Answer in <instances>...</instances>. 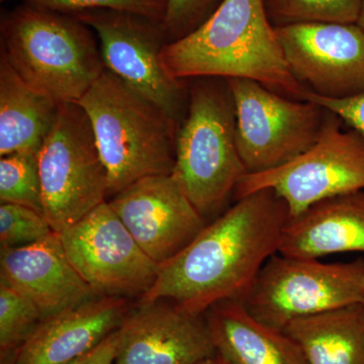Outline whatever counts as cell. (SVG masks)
Here are the masks:
<instances>
[{"instance_id": "cell-24", "label": "cell", "mask_w": 364, "mask_h": 364, "mask_svg": "<svg viewBox=\"0 0 364 364\" xmlns=\"http://www.w3.org/2000/svg\"><path fill=\"white\" fill-rule=\"evenodd\" d=\"M54 233L44 215L18 203L0 205L1 249L32 245Z\"/></svg>"}, {"instance_id": "cell-18", "label": "cell", "mask_w": 364, "mask_h": 364, "mask_svg": "<svg viewBox=\"0 0 364 364\" xmlns=\"http://www.w3.org/2000/svg\"><path fill=\"white\" fill-rule=\"evenodd\" d=\"M205 316L218 355L229 364H309L294 339L254 318L242 301H221Z\"/></svg>"}, {"instance_id": "cell-12", "label": "cell", "mask_w": 364, "mask_h": 364, "mask_svg": "<svg viewBox=\"0 0 364 364\" xmlns=\"http://www.w3.org/2000/svg\"><path fill=\"white\" fill-rule=\"evenodd\" d=\"M294 79L315 95L353 97L364 91V32L356 23L275 26Z\"/></svg>"}, {"instance_id": "cell-8", "label": "cell", "mask_w": 364, "mask_h": 364, "mask_svg": "<svg viewBox=\"0 0 364 364\" xmlns=\"http://www.w3.org/2000/svg\"><path fill=\"white\" fill-rule=\"evenodd\" d=\"M236 116V140L247 174L291 161L312 147L328 112L249 79H227Z\"/></svg>"}, {"instance_id": "cell-31", "label": "cell", "mask_w": 364, "mask_h": 364, "mask_svg": "<svg viewBox=\"0 0 364 364\" xmlns=\"http://www.w3.org/2000/svg\"><path fill=\"white\" fill-rule=\"evenodd\" d=\"M218 363H219V364H229L226 360H225V359L220 358L219 355H218Z\"/></svg>"}, {"instance_id": "cell-14", "label": "cell", "mask_w": 364, "mask_h": 364, "mask_svg": "<svg viewBox=\"0 0 364 364\" xmlns=\"http://www.w3.org/2000/svg\"><path fill=\"white\" fill-rule=\"evenodd\" d=\"M119 331L114 364H198L218 356L205 316L171 301L139 303Z\"/></svg>"}, {"instance_id": "cell-7", "label": "cell", "mask_w": 364, "mask_h": 364, "mask_svg": "<svg viewBox=\"0 0 364 364\" xmlns=\"http://www.w3.org/2000/svg\"><path fill=\"white\" fill-rule=\"evenodd\" d=\"M254 318L284 331L296 318L364 303V260L328 263L277 253L242 299Z\"/></svg>"}, {"instance_id": "cell-1", "label": "cell", "mask_w": 364, "mask_h": 364, "mask_svg": "<svg viewBox=\"0 0 364 364\" xmlns=\"http://www.w3.org/2000/svg\"><path fill=\"white\" fill-rule=\"evenodd\" d=\"M291 219L287 203L269 189L236 200L173 258L160 265L141 304L168 299L205 315L212 306L242 301L261 268L279 253Z\"/></svg>"}, {"instance_id": "cell-16", "label": "cell", "mask_w": 364, "mask_h": 364, "mask_svg": "<svg viewBox=\"0 0 364 364\" xmlns=\"http://www.w3.org/2000/svg\"><path fill=\"white\" fill-rule=\"evenodd\" d=\"M0 282L32 299L43 318L98 296L72 265L55 232L32 245L1 249Z\"/></svg>"}, {"instance_id": "cell-10", "label": "cell", "mask_w": 364, "mask_h": 364, "mask_svg": "<svg viewBox=\"0 0 364 364\" xmlns=\"http://www.w3.org/2000/svg\"><path fill=\"white\" fill-rule=\"evenodd\" d=\"M67 257L98 296H141L160 264L141 248L109 202L58 233Z\"/></svg>"}, {"instance_id": "cell-13", "label": "cell", "mask_w": 364, "mask_h": 364, "mask_svg": "<svg viewBox=\"0 0 364 364\" xmlns=\"http://www.w3.org/2000/svg\"><path fill=\"white\" fill-rule=\"evenodd\" d=\"M109 203L141 248L160 265L207 225L172 174L143 177L112 196Z\"/></svg>"}, {"instance_id": "cell-25", "label": "cell", "mask_w": 364, "mask_h": 364, "mask_svg": "<svg viewBox=\"0 0 364 364\" xmlns=\"http://www.w3.org/2000/svg\"><path fill=\"white\" fill-rule=\"evenodd\" d=\"M25 2L62 14L112 9L140 14L158 21H163L166 11V0H25Z\"/></svg>"}, {"instance_id": "cell-23", "label": "cell", "mask_w": 364, "mask_h": 364, "mask_svg": "<svg viewBox=\"0 0 364 364\" xmlns=\"http://www.w3.org/2000/svg\"><path fill=\"white\" fill-rule=\"evenodd\" d=\"M42 320L32 299L0 282V359L16 350Z\"/></svg>"}, {"instance_id": "cell-6", "label": "cell", "mask_w": 364, "mask_h": 364, "mask_svg": "<svg viewBox=\"0 0 364 364\" xmlns=\"http://www.w3.org/2000/svg\"><path fill=\"white\" fill-rule=\"evenodd\" d=\"M38 160L43 215L55 233H61L107 202V168L90 117L77 102L59 105Z\"/></svg>"}, {"instance_id": "cell-5", "label": "cell", "mask_w": 364, "mask_h": 364, "mask_svg": "<svg viewBox=\"0 0 364 364\" xmlns=\"http://www.w3.org/2000/svg\"><path fill=\"white\" fill-rule=\"evenodd\" d=\"M219 78H196L188 114L179 127L172 176L207 220L219 213L247 174L236 140L229 86Z\"/></svg>"}, {"instance_id": "cell-3", "label": "cell", "mask_w": 364, "mask_h": 364, "mask_svg": "<svg viewBox=\"0 0 364 364\" xmlns=\"http://www.w3.org/2000/svg\"><path fill=\"white\" fill-rule=\"evenodd\" d=\"M92 127L109 176V196L150 176L172 174L178 122L111 71L77 102Z\"/></svg>"}, {"instance_id": "cell-30", "label": "cell", "mask_w": 364, "mask_h": 364, "mask_svg": "<svg viewBox=\"0 0 364 364\" xmlns=\"http://www.w3.org/2000/svg\"><path fill=\"white\" fill-rule=\"evenodd\" d=\"M198 364H219V363H218V356L215 358L208 359V360L203 361V363Z\"/></svg>"}, {"instance_id": "cell-9", "label": "cell", "mask_w": 364, "mask_h": 364, "mask_svg": "<svg viewBox=\"0 0 364 364\" xmlns=\"http://www.w3.org/2000/svg\"><path fill=\"white\" fill-rule=\"evenodd\" d=\"M342 123L328 112L312 147L277 168L246 174L235 193L236 200L269 189L294 218L327 198L364 191V139L354 129L344 130Z\"/></svg>"}, {"instance_id": "cell-32", "label": "cell", "mask_w": 364, "mask_h": 364, "mask_svg": "<svg viewBox=\"0 0 364 364\" xmlns=\"http://www.w3.org/2000/svg\"><path fill=\"white\" fill-rule=\"evenodd\" d=\"M364 304V303H363Z\"/></svg>"}, {"instance_id": "cell-2", "label": "cell", "mask_w": 364, "mask_h": 364, "mask_svg": "<svg viewBox=\"0 0 364 364\" xmlns=\"http://www.w3.org/2000/svg\"><path fill=\"white\" fill-rule=\"evenodd\" d=\"M160 60L176 80L249 79L284 97L305 100L306 88L287 66L263 0H223L196 30L166 43Z\"/></svg>"}, {"instance_id": "cell-17", "label": "cell", "mask_w": 364, "mask_h": 364, "mask_svg": "<svg viewBox=\"0 0 364 364\" xmlns=\"http://www.w3.org/2000/svg\"><path fill=\"white\" fill-rule=\"evenodd\" d=\"M351 252L364 253V191L333 196L291 218L279 248L303 259Z\"/></svg>"}, {"instance_id": "cell-19", "label": "cell", "mask_w": 364, "mask_h": 364, "mask_svg": "<svg viewBox=\"0 0 364 364\" xmlns=\"http://www.w3.org/2000/svg\"><path fill=\"white\" fill-rule=\"evenodd\" d=\"M59 105L21 78L1 53L0 156L26 151L39 152Z\"/></svg>"}, {"instance_id": "cell-26", "label": "cell", "mask_w": 364, "mask_h": 364, "mask_svg": "<svg viewBox=\"0 0 364 364\" xmlns=\"http://www.w3.org/2000/svg\"><path fill=\"white\" fill-rule=\"evenodd\" d=\"M223 0H166L162 21L167 43L193 32L215 13Z\"/></svg>"}, {"instance_id": "cell-27", "label": "cell", "mask_w": 364, "mask_h": 364, "mask_svg": "<svg viewBox=\"0 0 364 364\" xmlns=\"http://www.w3.org/2000/svg\"><path fill=\"white\" fill-rule=\"evenodd\" d=\"M304 100L320 105L326 111L336 114L351 129L358 131L364 139V91L353 97L331 98L321 97L306 90Z\"/></svg>"}, {"instance_id": "cell-20", "label": "cell", "mask_w": 364, "mask_h": 364, "mask_svg": "<svg viewBox=\"0 0 364 364\" xmlns=\"http://www.w3.org/2000/svg\"><path fill=\"white\" fill-rule=\"evenodd\" d=\"M284 332L309 364H364V304L296 318Z\"/></svg>"}, {"instance_id": "cell-4", "label": "cell", "mask_w": 364, "mask_h": 364, "mask_svg": "<svg viewBox=\"0 0 364 364\" xmlns=\"http://www.w3.org/2000/svg\"><path fill=\"white\" fill-rule=\"evenodd\" d=\"M1 53L33 88L78 102L105 70L95 33L73 14L25 4L2 14Z\"/></svg>"}, {"instance_id": "cell-21", "label": "cell", "mask_w": 364, "mask_h": 364, "mask_svg": "<svg viewBox=\"0 0 364 364\" xmlns=\"http://www.w3.org/2000/svg\"><path fill=\"white\" fill-rule=\"evenodd\" d=\"M274 26L358 21L360 0H263Z\"/></svg>"}, {"instance_id": "cell-29", "label": "cell", "mask_w": 364, "mask_h": 364, "mask_svg": "<svg viewBox=\"0 0 364 364\" xmlns=\"http://www.w3.org/2000/svg\"><path fill=\"white\" fill-rule=\"evenodd\" d=\"M356 23L363 28L364 32V0H360V9H359L358 18Z\"/></svg>"}, {"instance_id": "cell-15", "label": "cell", "mask_w": 364, "mask_h": 364, "mask_svg": "<svg viewBox=\"0 0 364 364\" xmlns=\"http://www.w3.org/2000/svg\"><path fill=\"white\" fill-rule=\"evenodd\" d=\"M129 311L126 298L97 296L43 318L16 350L0 359V364L70 363L119 329Z\"/></svg>"}, {"instance_id": "cell-11", "label": "cell", "mask_w": 364, "mask_h": 364, "mask_svg": "<svg viewBox=\"0 0 364 364\" xmlns=\"http://www.w3.org/2000/svg\"><path fill=\"white\" fill-rule=\"evenodd\" d=\"M73 16L97 35L105 68L179 123L186 81L170 77L163 68L160 56L167 41L162 21L112 9Z\"/></svg>"}, {"instance_id": "cell-22", "label": "cell", "mask_w": 364, "mask_h": 364, "mask_svg": "<svg viewBox=\"0 0 364 364\" xmlns=\"http://www.w3.org/2000/svg\"><path fill=\"white\" fill-rule=\"evenodd\" d=\"M0 200L18 203L43 214L38 152H16L0 159Z\"/></svg>"}, {"instance_id": "cell-28", "label": "cell", "mask_w": 364, "mask_h": 364, "mask_svg": "<svg viewBox=\"0 0 364 364\" xmlns=\"http://www.w3.org/2000/svg\"><path fill=\"white\" fill-rule=\"evenodd\" d=\"M121 344V331L112 333L95 349L68 364H114Z\"/></svg>"}]
</instances>
